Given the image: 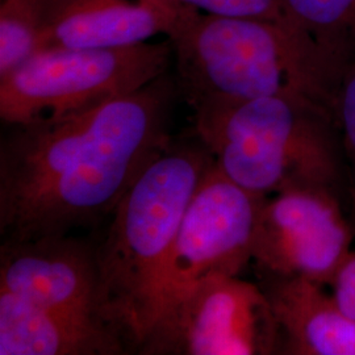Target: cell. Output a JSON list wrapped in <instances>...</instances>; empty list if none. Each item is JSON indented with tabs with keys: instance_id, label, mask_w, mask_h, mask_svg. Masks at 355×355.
I'll return each mask as SVG.
<instances>
[{
	"instance_id": "1",
	"label": "cell",
	"mask_w": 355,
	"mask_h": 355,
	"mask_svg": "<svg viewBox=\"0 0 355 355\" xmlns=\"http://www.w3.org/2000/svg\"><path fill=\"white\" fill-rule=\"evenodd\" d=\"M179 92L165 76L79 114L11 128L0 141V234H69L111 215L171 144Z\"/></svg>"
},
{
	"instance_id": "2",
	"label": "cell",
	"mask_w": 355,
	"mask_h": 355,
	"mask_svg": "<svg viewBox=\"0 0 355 355\" xmlns=\"http://www.w3.org/2000/svg\"><path fill=\"white\" fill-rule=\"evenodd\" d=\"M166 37L178 89L191 108L282 95L334 111L346 66L290 17H232L184 7Z\"/></svg>"
},
{
	"instance_id": "3",
	"label": "cell",
	"mask_w": 355,
	"mask_h": 355,
	"mask_svg": "<svg viewBox=\"0 0 355 355\" xmlns=\"http://www.w3.org/2000/svg\"><path fill=\"white\" fill-rule=\"evenodd\" d=\"M212 162L198 139L171 141L114 207L107 234L95 246L99 316L128 350H139L157 321L179 224Z\"/></svg>"
},
{
	"instance_id": "4",
	"label": "cell",
	"mask_w": 355,
	"mask_h": 355,
	"mask_svg": "<svg viewBox=\"0 0 355 355\" xmlns=\"http://www.w3.org/2000/svg\"><path fill=\"white\" fill-rule=\"evenodd\" d=\"M192 110L195 137L242 189L262 196L299 189L341 193L347 167L328 108L275 95L203 103Z\"/></svg>"
},
{
	"instance_id": "5",
	"label": "cell",
	"mask_w": 355,
	"mask_h": 355,
	"mask_svg": "<svg viewBox=\"0 0 355 355\" xmlns=\"http://www.w3.org/2000/svg\"><path fill=\"white\" fill-rule=\"evenodd\" d=\"M168 40L127 48L53 46L0 78V119L7 125L79 114L165 76Z\"/></svg>"
},
{
	"instance_id": "6",
	"label": "cell",
	"mask_w": 355,
	"mask_h": 355,
	"mask_svg": "<svg viewBox=\"0 0 355 355\" xmlns=\"http://www.w3.org/2000/svg\"><path fill=\"white\" fill-rule=\"evenodd\" d=\"M277 318L258 283L240 275L200 282L165 308L141 343L144 355L280 354Z\"/></svg>"
},
{
	"instance_id": "7",
	"label": "cell",
	"mask_w": 355,
	"mask_h": 355,
	"mask_svg": "<svg viewBox=\"0 0 355 355\" xmlns=\"http://www.w3.org/2000/svg\"><path fill=\"white\" fill-rule=\"evenodd\" d=\"M266 198L242 189L211 164L179 224L161 283L159 315L200 282L240 275L252 263Z\"/></svg>"
},
{
	"instance_id": "8",
	"label": "cell",
	"mask_w": 355,
	"mask_h": 355,
	"mask_svg": "<svg viewBox=\"0 0 355 355\" xmlns=\"http://www.w3.org/2000/svg\"><path fill=\"white\" fill-rule=\"evenodd\" d=\"M353 227L340 193L322 189L267 196L258 216L252 263L257 275L313 280L329 287L353 250Z\"/></svg>"
},
{
	"instance_id": "9",
	"label": "cell",
	"mask_w": 355,
	"mask_h": 355,
	"mask_svg": "<svg viewBox=\"0 0 355 355\" xmlns=\"http://www.w3.org/2000/svg\"><path fill=\"white\" fill-rule=\"evenodd\" d=\"M0 291L44 306L101 318L95 245L70 234L3 241Z\"/></svg>"
},
{
	"instance_id": "10",
	"label": "cell",
	"mask_w": 355,
	"mask_h": 355,
	"mask_svg": "<svg viewBox=\"0 0 355 355\" xmlns=\"http://www.w3.org/2000/svg\"><path fill=\"white\" fill-rule=\"evenodd\" d=\"M184 7L175 0H74L48 21L42 49L140 45L167 36Z\"/></svg>"
},
{
	"instance_id": "11",
	"label": "cell",
	"mask_w": 355,
	"mask_h": 355,
	"mask_svg": "<svg viewBox=\"0 0 355 355\" xmlns=\"http://www.w3.org/2000/svg\"><path fill=\"white\" fill-rule=\"evenodd\" d=\"M127 350L101 318L0 291V355H120Z\"/></svg>"
},
{
	"instance_id": "12",
	"label": "cell",
	"mask_w": 355,
	"mask_h": 355,
	"mask_svg": "<svg viewBox=\"0 0 355 355\" xmlns=\"http://www.w3.org/2000/svg\"><path fill=\"white\" fill-rule=\"evenodd\" d=\"M258 278L279 327L280 354L355 355V321L327 286L296 277Z\"/></svg>"
},
{
	"instance_id": "13",
	"label": "cell",
	"mask_w": 355,
	"mask_h": 355,
	"mask_svg": "<svg viewBox=\"0 0 355 355\" xmlns=\"http://www.w3.org/2000/svg\"><path fill=\"white\" fill-rule=\"evenodd\" d=\"M286 15L346 67L355 60V0H286Z\"/></svg>"
},
{
	"instance_id": "14",
	"label": "cell",
	"mask_w": 355,
	"mask_h": 355,
	"mask_svg": "<svg viewBox=\"0 0 355 355\" xmlns=\"http://www.w3.org/2000/svg\"><path fill=\"white\" fill-rule=\"evenodd\" d=\"M46 21L40 0H1L0 78L42 49Z\"/></svg>"
},
{
	"instance_id": "15",
	"label": "cell",
	"mask_w": 355,
	"mask_h": 355,
	"mask_svg": "<svg viewBox=\"0 0 355 355\" xmlns=\"http://www.w3.org/2000/svg\"><path fill=\"white\" fill-rule=\"evenodd\" d=\"M333 114L341 136L355 205V60L343 73Z\"/></svg>"
},
{
	"instance_id": "16",
	"label": "cell",
	"mask_w": 355,
	"mask_h": 355,
	"mask_svg": "<svg viewBox=\"0 0 355 355\" xmlns=\"http://www.w3.org/2000/svg\"><path fill=\"white\" fill-rule=\"evenodd\" d=\"M198 11L218 16L284 19L286 0H175Z\"/></svg>"
},
{
	"instance_id": "17",
	"label": "cell",
	"mask_w": 355,
	"mask_h": 355,
	"mask_svg": "<svg viewBox=\"0 0 355 355\" xmlns=\"http://www.w3.org/2000/svg\"><path fill=\"white\" fill-rule=\"evenodd\" d=\"M329 287L343 312L355 321V249L346 257Z\"/></svg>"
},
{
	"instance_id": "18",
	"label": "cell",
	"mask_w": 355,
	"mask_h": 355,
	"mask_svg": "<svg viewBox=\"0 0 355 355\" xmlns=\"http://www.w3.org/2000/svg\"><path fill=\"white\" fill-rule=\"evenodd\" d=\"M74 0H40L46 24L57 13L61 12L64 7H67Z\"/></svg>"
}]
</instances>
